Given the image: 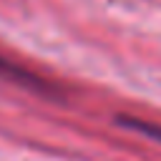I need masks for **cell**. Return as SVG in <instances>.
I'll list each match as a JSON object with an SVG mask.
<instances>
[{
  "label": "cell",
  "mask_w": 161,
  "mask_h": 161,
  "mask_svg": "<svg viewBox=\"0 0 161 161\" xmlns=\"http://www.w3.org/2000/svg\"><path fill=\"white\" fill-rule=\"evenodd\" d=\"M118 123L121 126H128L138 133H146L156 141H161V126H153V123H146V121H138V118H131V116H118Z\"/></svg>",
  "instance_id": "7a4b0ae2"
},
{
  "label": "cell",
  "mask_w": 161,
  "mask_h": 161,
  "mask_svg": "<svg viewBox=\"0 0 161 161\" xmlns=\"http://www.w3.org/2000/svg\"><path fill=\"white\" fill-rule=\"evenodd\" d=\"M0 75H5V78H13L15 83L30 86V88H35V91H43V88H45V86H43V80H38L35 75H30V73H25L23 68L13 65V63H10V60H5V58H0Z\"/></svg>",
  "instance_id": "6da1fadb"
}]
</instances>
